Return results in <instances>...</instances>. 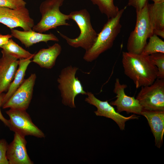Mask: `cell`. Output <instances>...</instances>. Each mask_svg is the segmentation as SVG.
Segmentation results:
<instances>
[{
	"label": "cell",
	"instance_id": "cell-1",
	"mask_svg": "<svg viewBox=\"0 0 164 164\" xmlns=\"http://www.w3.org/2000/svg\"><path fill=\"white\" fill-rule=\"evenodd\" d=\"M122 63L125 74L137 88L151 85L157 78V68L149 55L123 52Z\"/></svg>",
	"mask_w": 164,
	"mask_h": 164
},
{
	"label": "cell",
	"instance_id": "cell-2",
	"mask_svg": "<svg viewBox=\"0 0 164 164\" xmlns=\"http://www.w3.org/2000/svg\"><path fill=\"white\" fill-rule=\"evenodd\" d=\"M126 7L119 10L115 17L108 19L101 31L97 34L96 40L91 47L85 51L83 59L87 62L96 59L102 53L110 49L120 33L121 28V18Z\"/></svg>",
	"mask_w": 164,
	"mask_h": 164
},
{
	"label": "cell",
	"instance_id": "cell-3",
	"mask_svg": "<svg viewBox=\"0 0 164 164\" xmlns=\"http://www.w3.org/2000/svg\"><path fill=\"white\" fill-rule=\"evenodd\" d=\"M69 15L70 19L76 23L80 29L79 36L72 39L59 31L58 32L69 45L74 48L81 47L85 51L87 50L94 44L97 34L91 25L90 13L86 9H83L72 11Z\"/></svg>",
	"mask_w": 164,
	"mask_h": 164
},
{
	"label": "cell",
	"instance_id": "cell-4",
	"mask_svg": "<svg viewBox=\"0 0 164 164\" xmlns=\"http://www.w3.org/2000/svg\"><path fill=\"white\" fill-rule=\"evenodd\" d=\"M148 3L147 1L142 9L136 11L135 27L130 34L127 44L128 52L141 54L147 43L148 39L153 34V29L148 14Z\"/></svg>",
	"mask_w": 164,
	"mask_h": 164
},
{
	"label": "cell",
	"instance_id": "cell-5",
	"mask_svg": "<svg viewBox=\"0 0 164 164\" xmlns=\"http://www.w3.org/2000/svg\"><path fill=\"white\" fill-rule=\"evenodd\" d=\"M64 1L46 0L42 2L39 7L41 19L32 30L42 33L59 26H71L66 22L70 19L69 15L62 13L60 10Z\"/></svg>",
	"mask_w": 164,
	"mask_h": 164
},
{
	"label": "cell",
	"instance_id": "cell-6",
	"mask_svg": "<svg viewBox=\"0 0 164 164\" xmlns=\"http://www.w3.org/2000/svg\"><path fill=\"white\" fill-rule=\"evenodd\" d=\"M78 69L77 67L68 66L61 70L57 79L62 103L71 108L76 107L74 100L77 95L80 94H87L81 82L77 77H75Z\"/></svg>",
	"mask_w": 164,
	"mask_h": 164
},
{
	"label": "cell",
	"instance_id": "cell-7",
	"mask_svg": "<svg viewBox=\"0 0 164 164\" xmlns=\"http://www.w3.org/2000/svg\"><path fill=\"white\" fill-rule=\"evenodd\" d=\"M136 99L143 109L164 111V79L157 78L151 85L142 87Z\"/></svg>",
	"mask_w": 164,
	"mask_h": 164
},
{
	"label": "cell",
	"instance_id": "cell-8",
	"mask_svg": "<svg viewBox=\"0 0 164 164\" xmlns=\"http://www.w3.org/2000/svg\"><path fill=\"white\" fill-rule=\"evenodd\" d=\"M6 113L9 117L8 127L10 130L24 136L45 137L44 133L33 123L26 110L10 108Z\"/></svg>",
	"mask_w": 164,
	"mask_h": 164
},
{
	"label": "cell",
	"instance_id": "cell-9",
	"mask_svg": "<svg viewBox=\"0 0 164 164\" xmlns=\"http://www.w3.org/2000/svg\"><path fill=\"white\" fill-rule=\"evenodd\" d=\"M36 78V74L32 73L25 79L10 98L2 105V108L26 110L32 98Z\"/></svg>",
	"mask_w": 164,
	"mask_h": 164
},
{
	"label": "cell",
	"instance_id": "cell-10",
	"mask_svg": "<svg viewBox=\"0 0 164 164\" xmlns=\"http://www.w3.org/2000/svg\"><path fill=\"white\" fill-rule=\"evenodd\" d=\"M0 23L11 29L20 27L24 31L32 29L34 25L26 7L15 9L0 7Z\"/></svg>",
	"mask_w": 164,
	"mask_h": 164
},
{
	"label": "cell",
	"instance_id": "cell-11",
	"mask_svg": "<svg viewBox=\"0 0 164 164\" xmlns=\"http://www.w3.org/2000/svg\"><path fill=\"white\" fill-rule=\"evenodd\" d=\"M87 97L85 101L97 108L94 112L97 116H104L111 118L118 125L120 130H125V122L129 120L138 119V116L132 114L128 117L124 116L118 112L108 101H102L97 98L91 92H87Z\"/></svg>",
	"mask_w": 164,
	"mask_h": 164
},
{
	"label": "cell",
	"instance_id": "cell-12",
	"mask_svg": "<svg viewBox=\"0 0 164 164\" xmlns=\"http://www.w3.org/2000/svg\"><path fill=\"white\" fill-rule=\"evenodd\" d=\"M127 87L126 84H121L119 79L116 78L113 89V92L116 95V99L110 104L116 106L117 111L119 113L124 111L128 114L141 115L142 107L134 97L128 96L125 94V90Z\"/></svg>",
	"mask_w": 164,
	"mask_h": 164
},
{
	"label": "cell",
	"instance_id": "cell-13",
	"mask_svg": "<svg viewBox=\"0 0 164 164\" xmlns=\"http://www.w3.org/2000/svg\"><path fill=\"white\" fill-rule=\"evenodd\" d=\"M0 59V94L7 91L14 77L19 60L2 50Z\"/></svg>",
	"mask_w": 164,
	"mask_h": 164
},
{
	"label": "cell",
	"instance_id": "cell-14",
	"mask_svg": "<svg viewBox=\"0 0 164 164\" xmlns=\"http://www.w3.org/2000/svg\"><path fill=\"white\" fill-rule=\"evenodd\" d=\"M25 136L15 133L13 141L8 144L6 157L9 164H33L27 153Z\"/></svg>",
	"mask_w": 164,
	"mask_h": 164
},
{
	"label": "cell",
	"instance_id": "cell-15",
	"mask_svg": "<svg viewBox=\"0 0 164 164\" xmlns=\"http://www.w3.org/2000/svg\"><path fill=\"white\" fill-rule=\"evenodd\" d=\"M141 115L147 119L155 138V145L160 148L162 144L164 133V111L143 109Z\"/></svg>",
	"mask_w": 164,
	"mask_h": 164
},
{
	"label": "cell",
	"instance_id": "cell-16",
	"mask_svg": "<svg viewBox=\"0 0 164 164\" xmlns=\"http://www.w3.org/2000/svg\"><path fill=\"white\" fill-rule=\"evenodd\" d=\"M11 35L19 39L26 48H29L33 44L40 42L46 43L49 41L58 42L59 39L52 33L43 34L33 31H21L11 29Z\"/></svg>",
	"mask_w": 164,
	"mask_h": 164
},
{
	"label": "cell",
	"instance_id": "cell-17",
	"mask_svg": "<svg viewBox=\"0 0 164 164\" xmlns=\"http://www.w3.org/2000/svg\"><path fill=\"white\" fill-rule=\"evenodd\" d=\"M61 50L60 45L55 43L47 48L40 50L34 54L32 62L38 64L41 68L51 69L55 66L56 60Z\"/></svg>",
	"mask_w": 164,
	"mask_h": 164
},
{
	"label": "cell",
	"instance_id": "cell-18",
	"mask_svg": "<svg viewBox=\"0 0 164 164\" xmlns=\"http://www.w3.org/2000/svg\"><path fill=\"white\" fill-rule=\"evenodd\" d=\"M31 62L32 61L30 59L19 60L18 66L16 73L6 93L5 94L2 105L8 100L23 82L25 80L24 77L26 70Z\"/></svg>",
	"mask_w": 164,
	"mask_h": 164
},
{
	"label": "cell",
	"instance_id": "cell-19",
	"mask_svg": "<svg viewBox=\"0 0 164 164\" xmlns=\"http://www.w3.org/2000/svg\"><path fill=\"white\" fill-rule=\"evenodd\" d=\"M149 19L154 29H164V2L148 4Z\"/></svg>",
	"mask_w": 164,
	"mask_h": 164
},
{
	"label": "cell",
	"instance_id": "cell-20",
	"mask_svg": "<svg viewBox=\"0 0 164 164\" xmlns=\"http://www.w3.org/2000/svg\"><path fill=\"white\" fill-rule=\"evenodd\" d=\"M0 48L8 53L15 56L19 60L32 58L34 54L26 50L15 42L11 38L7 43Z\"/></svg>",
	"mask_w": 164,
	"mask_h": 164
},
{
	"label": "cell",
	"instance_id": "cell-21",
	"mask_svg": "<svg viewBox=\"0 0 164 164\" xmlns=\"http://www.w3.org/2000/svg\"><path fill=\"white\" fill-rule=\"evenodd\" d=\"M92 3L97 5L102 13L105 14L109 19L116 16L119 9L115 5L114 0H90Z\"/></svg>",
	"mask_w": 164,
	"mask_h": 164
},
{
	"label": "cell",
	"instance_id": "cell-22",
	"mask_svg": "<svg viewBox=\"0 0 164 164\" xmlns=\"http://www.w3.org/2000/svg\"><path fill=\"white\" fill-rule=\"evenodd\" d=\"M156 53H164V42L158 36L153 34L149 37L141 54L149 56Z\"/></svg>",
	"mask_w": 164,
	"mask_h": 164
},
{
	"label": "cell",
	"instance_id": "cell-23",
	"mask_svg": "<svg viewBox=\"0 0 164 164\" xmlns=\"http://www.w3.org/2000/svg\"><path fill=\"white\" fill-rule=\"evenodd\" d=\"M150 59L157 68V78L164 79V53H156L149 55Z\"/></svg>",
	"mask_w": 164,
	"mask_h": 164
},
{
	"label": "cell",
	"instance_id": "cell-24",
	"mask_svg": "<svg viewBox=\"0 0 164 164\" xmlns=\"http://www.w3.org/2000/svg\"><path fill=\"white\" fill-rule=\"evenodd\" d=\"M24 0H0V7L15 9L26 7Z\"/></svg>",
	"mask_w": 164,
	"mask_h": 164
},
{
	"label": "cell",
	"instance_id": "cell-25",
	"mask_svg": "<svg viewBox=\"0 0 164 164\" xmlns=\"http://www.w3.org/2000/svg\"><path fill=\"white\" fill-rule=\"evenodd\" d=\"M8 144L4 139H0V164H9L6 157Z\"/></svg>",
	"mask_w": 164,
	"mask_h": 164
},
{
	"label": "cell",
	"instance_id": "cell-26",
	"mask_svg": "<svg viewBox=\"0 0 164 164\" xmlns=\"http://www.w3.org/2000/svg\"><path fill=\"white\" fill-rule=\"evenodd\" d=\"M148 0H128V5L134 7L135 10H141L144 6Z\"/></svg>",
	"mask_w": 164,
	"mask_h": 164
},
{
	"label": "cell",
	"instance_id": "cell-27",
	"mask_svg": "<svg viewBox=\"0 0 164 164\" xmlns=\"http://www.w3.org/2000/svg\"><path fill=\"white\" fill-rule=\"evenodd\" d=\"M5 94H0V120L7 126L9 125V120L6 119L3 115L1 110V107L3 104V101Z\"/></svg>",
	"mask_w": 164,
	"mask_h": 164
},
{
	"label": "cell",
	"instance_id": "cell-28",
	"mask_svg": "<svg viewBox=\"0 0 164 164\" xmlns=\"http://www.w3.org/2000/svg\"><path fill=\"white\" fill-rule=\"evenodd\" d=\"M12 37L11 35H2L0 34V47L7 43L9 39Z\"/></svg>",
	"mask_w": 164,
	"mask_h": 164
},
{
	"label": "cell",
	"instance_id": "cell-29",
	"mask_svg": "<svg viewBox=\"0 0 164 164\" xmlns=\"http://www.w3.org/2000/svg\"><path fill=\"white\" fill-rule=\"evenodd\" d=\"M153 34L157 36H159L162 38H164V29H154Z\"/></svg>",
	"mask_w": 164,
	"mask_h": 164
},
{
	"label": "cell",
	"instance_id": "cell-30",
	"mask_svg": "<svg viewBox=\"0 0 164 164\" xmlns=\"http://www.w3.org/2000/svg\"><path fill=\"white\" fill-rule=\"evenodd\" d=\"M153 2L154 3H158L164 2V0H150Z\"/></svg>",
	"mask_w": 164,
	"mask_h": 164
}]
</instances>
